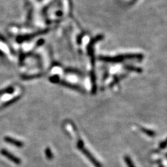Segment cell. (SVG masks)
Returning a JSON list of instances; mask_svg holds the SVG:
<instances>
[{
  "instance_id": "cell-1",
  "label": "cell",
  "mask_w": 167,
  "mask_h": 167,
  "mask_svg": "<svg viewBox=\"0 0 167 167\" xmlns=\"http://www.w3.org/2000/svg\"><path fill=\"white\" fill-rule=\"evenodd\" d=\"M78 147H79V149L82 151V152L84 153V154L87 156V157L89 159V160L91 161V162L93 163V165H94L95 167H102L101 164L99 163L98 161L94 157H93L92 155H91V154L88 152L87 150L84 149V147L83 143L81 140H79V143H78Z\"/></svg>"
},
{
  "instance_id": "cell-2",
  "label": "cell",
  "mask_w": 167,
  "mask_h": 167,
  "mask_svg": "<svg viewBox=\"0 0 167 167\" xmlns=\"http://www.w3.org/2000/svg\"><path fill=\"white\" fill-rule=\"evenodd\" d=\"M1 153L2 155H3L4 156H6V158H8L9 160L12 161L13 162H14L15 164H19L20 163V160L18 158L15 156L14 155L9 152L8 151L6 150L3 149L1 150Z\"/></svg>"
},
{
  "instance_id": "cell-3",
  "label": "cell",
  "mask_w": 167,
  "mask_h": 167,
  "mask_svg": "<svg viewBox=\"0 0 167 167\" xmlns=\"http://www.w3.org/2000/svg\"><path fill=\"white\" fill-rule=\"evenodd\" d=\"M5 140H6V142L11 144H13V145H15L16 147H22V145H23V144L21 142H20V141H19V140H17L14 139L9 138V137H7V138H5Z\"/></svg>"
},
{
  "instance_id": "cell-4",
  "label": "cell",
  "mask_w": 167,
  "mask_h": 167,
  "mask_svg": "<svg viewBox=\"0 0 167 167\" xmlns=\"http://www.w3.org/2000/svg\"><path fill=\"white\" fill-rule=\"evenodd\" d=\"M124 161H125V162H126V163L127 164L128 167H135L134 163H133L132 160H131V159L129 157V156H124Z\"/></svg>"
},
{
  "instance_id": "cell-5",
  "label": "cell",
  "mask_w": 167,
  "mask_h": 167,
  "mask_svg": "<svg viewBox=\"0 0 167 167\" xmlns=\"http://www.w3.org/2000/svg\"><path fill=\"white\" fill-rule=\"evenodd\" d=\"M45 154H46V157H47L48 159H51L52 158H53V154H52L50 149L48 148L45 150Z\"/></svg>"
}]
</instances>
